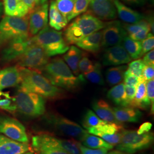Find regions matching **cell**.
<instances>
[{
	"label": "cell",
	"instance_id": "1",
	"mask_svg": "<svg viewBox=\"0 0 154 154\" xmlns=\"http://www.w3.org/2000/svg\"><path fill=\"white\" fill-rule=\"evenodd\" d=\"M21 81L19 88L37 94L46 98L61 97L62 91L46 77L34 70L20 67Z\"/></svg>",
	"mask_w": 154,
	"mask_h": 154
},
{
	"label": "cell",
	"instance_id": "2",
	"mask_svg": "<svg viewBox=\"0 0 154 154\" xmlns=\"http://www.w3.org/2000/svg\"><path fill=\"white\" fill-rule=\"evenodd\" d=\"M42 70L54 85L67 90H74L84 80L82 75L75 76L61 58L51 60Z\"/></svg>",
	"mask_w": 154,
	"mask_h": 154
},
{
	"label": "cell",
	"instance_id": "3",
	"mask_svg": "<svg viewBox=\"0 0 154 154\" xmlns=\"http://www.w3.org/2000/svg\"><path fill=\"white\" fill-rule=\"evenodd\" d=\"M75 18L64 32L63 37L67 44H75L85 37L103 29L106 24L89 11Z\"/></svg>",
	"mask_w": 154,
	"mask_h": 154
},
{
	"label": "cell",
	"instance_id": "4",
	"mask_svg": "<svg viewBox=\"0 0 154 154\" xmlns=\"http://www.w3.org/2000/svg\"><path fill=\"white\" fill-rule=\"evenodd\" d=\"M30 40L44 50L49 57L64 54L69 49L62 33L48 26L41 30Z\"/></svg>",
	"mask_w": 154,
	"mask_h": 154
},
{
	"label": "cell",
	"instance_id": "5",
	"mask_svg": "<svg viewBox=\"0 0 154 154\" xmlns=\"http://www.w3.org/2000/svg\"><path fill=\"white\" fill-rule=\"evenodd\" d=\"M29 35L28 17L6 16L0 21V49L14 39L30 38Z\"/></svg>",
	"mask_w": 154,
	"mask_h": 154
},
{
	"label": "cell",
	"instance_id": "6",
	"mask_svg": "<svg viewBox=\"0 0 154 154\" xmlns=\"http://www.w3.org/2000/svg\"><path fill=\"white\" fill-rule=\"evenodd\" d=\"M14 98L17 110L23 115L38 117L45 112V100L37 94L19 88Z\"/></svg>",
	"mask_w": 154,
	"mask_h": 154
},
{
	"label": "cell",
	"instance_id": "7",
	"mask_svg": "<svg viewBox=\"0 0 154 154\" xmlns=\"http://www.w3.org/2000/svg\"><path fill=\"white\" fill-rule=\"evenodd\" d=\"M152 132L138 134L135 130H123L119 143L116 149L128 154H134L144 149H149L154 143Z\"/></svg>",
	"mask_w": 154,
	"mask_h": 154
},
{
	"label": "cell",
	"instance_id": "8",
	"mask_svg": "<svg viewBox=\"0 0 154 154\" xmlns=\"http://www.w3.org/2000/svg\"><path fill=\"white\" fill-rule=\"evenodd\" d=\"M32 147L37 152L44 149H62L72 154H82L79 142L73 139L57 138L47 134H41L32 138Z\"/></svg>",
	"mask_w": 154,
	"mask_h": 154
},
{
	"label": "cell",
	"instance_id": "9",
	"mask_svg": "<svg viewBox=\"0 0 154 154\" xmlns=\"http://www.w3.org/2000/svg\"><path fill=\"white\" fill-rule=\"evenodd\" d=\"M46 122L56 132L62 135L81 141L88 133L75 122L58 114H51L46 117Z\"/></svg>",
	"mask_w": 154,
	"mask_h": 154
},
{
	"label": "cell",
	"instance_id": "10",
	"mask_svg": "<svg viewBox=\"0 0 154 154\" xmlns=\"http://www.w3.org/2000/svg\"><path fill=\"white\" fill-rule=\"evenodd\" d=\"M18 60L20 67L42 70L49 62V57L40 46L32 42L30 40L28 48Z\"/></svg>",
	"mask_w": 154,
	"mask_h": 154
},
{
	"label": "cell",
	"instance_id": "11",
	"mask_svg": "<svg viewBox=\"0 0 154 154\" xmlns=\"http://www.w3.org/2000/svg\"><path fill=\"white\" fill-rule=\"evenodd\" d=\"M0 134L17 142H29L25 126L16 119L8 116H0Z\"/></svg>",
	"mask_w": 154,
	"mask_h": 154
},
{
	"label": "cell",
	"instance_id": "12",
	"mask_svg": "<svg viewBox=\"0 0 154 154\" xmlns=\"http://www.w3.org/2000/svg\"><path fill=\"white\" fill-rule=\"evenodd\" d=\"M126 35V32L120 21L114 20L106 22L105 28L102 29V47L107 48L121 45L123 39Z\"/></svg>",
	"mask_w": 154,
	"mask_h": 154
},
{
	"label": "cell",
	"instance_id": "13",
	"mask_svg": "<svg viewBox=\"0 0 154 154\" xmlns=\"http://www.w3.org/2000/svg\"><path fill=\"white\" fill-rule=\"evenodd\" d=\"M49 5L48 2L42 3L30 11L28 17L29 30L31 35H35L47 26Z\"/></svg>",
	"mask_w": 154,
	"mask_h": 154
},
{
	"label": "cell",
	"instance_id": "14",
	"mask_svg": "<svg viewBox=\"0 0 154 154\" xmlns=\"http://www.w3.org/2000/svg\"><path fill=\"white\" fill-rule=\"evenodd\" d=\"M88 8V11L100 20H113L117 16L112 0H89Z\"/></svg>",
	"mask_w": 154,
	"mask_h": 154
},
{
	"label": "cell",
	"instance_id": "15",
	"mask_svg": "<svg viewBox=\"0 0 154 154\" xmlns=\"http://www.w3.org/2000/svg\"><path fill=\"white\" fill-rule=\"evenodd\" d=\"M131 61L132 59L122 45L107 48L102 57V63L105 66H119Z\"/></svg>",
	"mask_w": 154,
	"mask_h": 154
},
{
	"label": "cell",
	"instance_id": "16",
	"mask_svg": "<svg viewBox=\"0 0 154 154\" xmlns=\"http://www.w3.org/2000/svg\"><path fill=\"white\" fill-rule=\"evenodd\" d=\"M30 43V38L14 39L6 45L1 52V60L9 62L18 59Z\"/></svg>",
	"mask_w": 154,
	"mask_h": 154
},
{
	"label": "cell",
	"instance_id": "17",
	"mask_svg": "<svg viewBox=\"0 0 154 154\" xmlns=\"http://www.w3.org/2000/svg\"><path fill=\"white\" fill-rule=\"evenodd\" d=\"M28 143H22L0 134V154H22L30 151Z\"/></svg>",
	"mask_w": 154,
	"mask_h": 154
},
{
	"label": "cell",
	"instance_id": "18",
	"mask_svg": "<svg viewBox=\"0 0 154 154\" xmlns=\"http://www.w3.org/2000/svg\"><path fill=\"white\" fill-rule=\"evenodd\" d=\"M21 76L19 68L9 67L0 70V90L20 84Z\"/></svg>",
	"mask_w": 154,
	"mask_h": 154
},
{
	"label": "cell",
	"instance_id": "19",
	"mask_svg": "<svg viewBox=\"0 0 154 154\" xmlns=\"http://www.w3.org/2000/svg\"><path fill=\"white\" fill-rule=\"evenodd\" d=\"M119 18L127 23H135L145 18L143 14L125 5L120 0H112Z\"/></svg>",
	"mask_w": 154,
	"mask_h": 154
},
{
	"label": "cell",
	"instance_id": "20",
	"mask_svg": "<svg viewBox=\"0 0 154 154\" xmlns=\"http://www.w3.org/2000/svg\"><path fill=\"white\" fill-rule=\"evenodd\" d=\"M112 110L116 119L120 123H137L140 121L142 116V112L140 110L131 106L113 107Z\"/></svg>",
	"mask_w": 154,
	"mask_h": 154
},
{
	"label": "cell",
	"instance_id": "21",
	"mask_svg": "<svg viewBox=\"0 0 154 154\" xmlns=\"http://www.w3.org/2000/svg\"><path fill=\"white\" fill-rule=\"evenodd\" d=\"M92 108L99 118L105 122L121 125L116 119L112 108L104 100H95L93 103Z\"/></svg>",
	"mask_w": 154,
	"mask_h": 154
},
{
	"label": "cell",
	"instance_id": "22",
	"mask_svg": "<svg viewBox=\"0 0 154 154\" xmlns=\"http://www.w3.org/2000/svg\"><path fill=\"white\" fill-rule=\"evenodd\" d=\"M102 30L85 37L77 42L75 45L79 48L89 52L97 53L102 48Z\"/></svg>",
	"mask_w": 154,
	"mask_h": 154
},
{
	"label": "cell",
	"instance_id": "23",
	"mask_svg": "<svg viewBox=\"0 0 154 154\" xmlns=\"http://www.w3.org/2000/svg\"><path fill=\"white\" fill-rule=\"evenodd\" d=\"M3 6L6 15L9 16L22 17L30 12L22 0H4Z\"/></svg>",
	"mask_w": 154,
	"mask_h": 154
},
{
	"label": "cell",
	"instance_id": "24",
	"mask_svg": "<svg viewBox=\"0 0 154 154\" xmlns=\"http://www.w3.org/2000/svg\"><path fill=\"white\" fill-rule=\"evenodd\" d=\"M136 88V93L130 106L140 109H148L151 103L146 93V81L140 79Z\"/></svg>",
	"mask_w": 154,
	"mask_h": 154
},
{
	"label": "cell",
	"instance_id": "25",
	"mask_svg": "<svg viewBox=\"0 0 154 154\" xmlns=\"http://www.w3.org/2000/svg\"><path fill=\"white\" fill-rule=\"evenodd\" d=\"M82 56V51L76 46H71L63 55V58L72 72L77 76L79 75L78 63Z\"/></svg>",
	"mask_w": 154,
	"mask_h": 154
},
{
	"label": "cell",
	"instance_id": "26",
	"mask_svg": "<svg viewBox=\"0 0 154 154\" xmlns=\"http://www.w3.org/2000/svg\"><path fill=\"white\" fill-rule=\"evenodd\" d=\"M48 17L49 18L50 26L56 30H61L65 28L67 24L66 18L58 11L55 1H51L49 10Z\"/></svg>",
	"mask_w": 154,
	"mask_h": 154
},
{
	"label": "cell",
	"instance_id": "27",
	"mask_svg": "<svg viewBox=\"0 0 154 154\" xmlns=\"http://www.w3.org/2000/svg\"><path fill=\"white\" fill-rule=\"evenodd\" d=\"M125 85L123 82L115 85L107 93V98L115 104L122 107L129 106L125 93Z\"/></svg>",
	"mask_w": 154,
	"mask_h": 154
},
{
	"label": "cell",
	"instance_id": "28",
	"mask_svg": "<svg viewBox=\"0 0 154 154\" xmlns=\"http://www.w3.org/2000/svg\"><path fill=\"white\" fill-rule=\"evenodd\" d=\"M123 130V127L120 125L113 123H106L104 125L88 128L87 131L89 134L99 136L101 138L103 136L114 135L122 132Z\"/></svg>",
	"mask_w": 154,
	"mask_h": 154
},
{
	"label": "cell",
	"instance_id": "29",
	"mask_svg": "<svg viewBox=\"0 0 154 154\" xmlns=\"http://www.w3.org/2000/svg\"><path fill=\"white\" fill-rule=\"evenodd\" d=\"M127 69L126 65H119L108 69L106 72V82L110 86H115L122 82Z\"/></svg>",
	"mask_w": 154,
	"mask_h": 154
},
{
	"label": "cell",
	"instance_id": "30",
	"mask_svg": "<svg viewBox=\"0 0 154 154\" xmlns=\"http://www.w3.org/2000/svg\"><path fill=\"white\" fill-rule=\"evenodd\" d=\"M80 143L90 149H106L110 150L114 148L112 145L106 142L102 138L94 135H90L88 133L83 138Z\"/></svg>",
	"mask_w": 154,
	"mask_h": 154
},
{
	"label": "cell",
	"instance_id": "31",
	"mask_svg": "<svg viewBox=\"0 0 154 154\" xmlns=\"http://www.w3.org/2000/svg\"><path fill=\"white\" fill-rule=\"evenodd\" d=\"M122 44L132 60H137L142 57L140 41L134 40L126 35L123 39Z\"/></svg>",
	"mask_w": 154,
	"mask_h": 154
},
{
	"label": "cell",
	"instance_id": "32",
	"mask_svg": "<svg viewBox=\"0 0 154 154\" xmlns=\"http://www.w3.org/2000/svg\"><path fill=\"white\" fill-rule=\"evenodd\" d=\"M83 75L94 84L102 86L105 85V81L102 74V66L99 62L95 63L94 65L93 69Z\"/></svg>",
	"mask_w": 154,
	"mask_h": 154
},
{
	"label": "cell",
	"instance_id": "33",
	"mask_svg": "<svg viewBox=\"0 0 154 154\" xmlns=\"http://www.w3.org/2000/svg\"><path fill=\"white\" fill-rule=\"evenodd\" d=\"M107 122H105L100 119L92 110L88 109L86 112L83 117L82 125L84 128H85L86 130H88V128L104 125Z\"/></svg>",
	"mask_w": 154,
	"mask_h": 154
},
{
	"label": "cell",
	"instance_id": "34",
	"mask_svg": "<svg viewBox=\"0 0 154 154\" xmlns=\"http://www.w3.org/2000/svg\"><path fill=\"white\" fill-rule=\"evenodd\" d=\"M75 0H56V6L66 20L72 14Z\"/></svg>",
	"mask_w": 154,
	"mask_h": 154
},
{
	"label": "cell",
	"instance_id": "35",
	"mask_svg": "<svg viewBox=\"0 0 154 154\" xmlns=\"http://www.w3.org/2000/svg\"><path fill=\"white\" fill-rule=\"evenodd\" d=\"M0 109L10 112L17 110L14 98H12L10 95L0 90Z\"/></svg>",
	"mask_w": 154,
	"mask_h": 154
},
{
	"label": "cell",
	"instance_id": "36",
	"mask_svg": "<svg viewBox=\"0 0 154 154\" xmlns=\"http://www.w3.org/2000/svg\"><path fill=\"white\" fill-rule=\"evenodd\" d=\"M88 5L89 0H75L72 14L67 19V22L86 12L88 9Z\"/></svg>",
	"mask_w": 154,
	"mask_h": 154
},
{
	"label": "cell",
	"instance_id": "37",
	"mask_svg": "<svg viewBox=\"0 0 154 154\" xmlns=\"http://www.w3.org/2000/svg\"><path fill=\"white\" fill-rule=\"evenodd\" d=\"M144 66L145 65L143 63L142 60L141 59L136 60L129 63L128 66L127 67L126 72L131 74L137 76L141 79L142 71Z\"/></svg>",
	"mask_w": 154,
	"mask_h": 154
},
{
	"label": "cell",
	"instance_id": "38",
	"mask_svg": "<svg viewBox=\"0 0 154 154\" xmlns=\"http://www.w3.org/2000/svg\"><path fill=\"white\" fill-rule=\"evenodd\" d=\"M94 67L93 62L88 57L82 55L78 63V70L83 75L90 72Z\"/></svg>",
	"mask_w": 154,
	"mask_h": 154
},
{
	"label": "cell",
	"instance_id": "39",
	"mask_svg": "<svg viewBox=\"0 0 154 154\" xmlns=\"http://www.w3.org/2000/svg\"><path fill=\"white\" fill-rule=\"evenodd\" d=\"M142 45V56L146 54L151 50L154 49V34L149 33L147 37L140 41Z\"/></svg>",
	"mask_w": 154,
	"mask_h": 154
},
{
	"label": "cell",
	"instance_id": "40",
	"mask_svg": "<svg viewBox=\"0 0 154 154\" xmlns=\"http://www.w3.org/2000/svg\"><path fill=\"white\" fill-rule=\"evenodd\" d=\"M146 93L151 106V112L154 113V79H152L146 82Z\"/></svg>",
	"mask_w": 154,
	"mask_h": 154
},
{
	"label": "cell",
	"instance_id": "41",
	"mask_svg": "<svg viewBox=\"0 0 154 154\" xmlns=\"http://www.w3.org/2000/svg\"><path fill=\"white\" fill-rule=\"evenodd\" d=\"M79 147L82 154H107L109 149H93L88 148L80 142H79Z\"/></svg>",
	"mask_w": 154,
	"mask_h": 154
},
{
	"label": "cell",
	"instance_id": "42",
	"mask_svg": "<svg viewBox=\"0 0 154 154\" xmlns=\"http://www.w3.org/2000/svg\"><path fill=\"white\" fill-rule=\"evenodd\" d=\"M123 80H124V83L126 85L128 86H136L138 85V83L140 82V79L139 78L134 75L131 74L126 72H125L124 74V78H123Z\"/></svg>",
	"mask_w": 154,
	"mask_h": 154
},
{
	"label": "cell",
	"instance_id": "43",
	"mask_svg": "<svg viewBox=\"0 0 154 154\" xmlns=\"http://www.w3.org/2000/svg\"><path fill=\"white\" fill-rule=\"evenodd\" d=\"M154 66L152 65H145L143 71L141 79L144 81H147L150 79H154Z\"/></svg>",
	"mask_w": 154,
	"mask_h": 154
},
{
	"label": "cell",
	"instance_id": "44",
	"mask_svg": "<svg viewBox=\"0 0 154 154\" xmlns=\"http://www.w3.org/2000/svg\"><path fill=\"white\" fill-rule=\"evenodd\" d=\"M136 86H131L126 85L125 86V93L127 101L128 103L129 106H130L131 103L132 102V100L134 98L135 93H136Z\"/></svg>",
	"mask_w": 154,
	"mask_h": 154
},
{
	"label": "cell",
	"instance_id": "45",
	"mask_svg": "<svg viewBox=\"0 0 154 154\" xmlns=\"http://www.w3.org/2000/svg\"><path fill=\"white\" fill-rule=\"evenodd\" d=\"M38 154H72L66 151L55 149H44L37 152Z\"/></svg>",
	"mask_w": 154,
	"mask_h": 154
},
{
	"label": "cell",
	"instance_id": "46",
	"mask_svg": "<svg viewBox=\"0 0 154 154\" xmlns=\"http://www.w3.org/2000/svg\"><path fill=\"white\" fill-rule=\"evenodd\" d=\"M25 4L28 6L30 11L42 3L48 2V0H22Z\"/></svg>",
	"mask_w": 154,
	"mask_h": 154
},
{
	"label": "cell",
	"instance_id": "47",
	"mask_svg": "<svg viewBox=\"0 0 154 154\" xmlns=\"http://www.w3.org/2000/svg\"><path fill=\"white\" fill-rule=\"evenodd\" d=\"M143 63L145 65L154 66V50H151L146 54L143 57Z\"/></svg>",
	"mask_w": 154,
	"mask_h": 154
},
{
	"label": "cell",
	"instance_id": "48",
	"mask_svg": "<svg viewBox=\"0 0 154 154\" xmlns=\"http://www.w3.org/2000/svg\"><path fill=\"white\" fill-rule=\"evenodd\" d=\"M152 125L151 123L149 122H144L139 127V128L137 132L139 135L149 132V131L152 128Z\"/></svg>",
	"mask_w": 154,
	"mask_h": 154
},
{
	"label": "cell",
	"instance_id": "49",
	"mask_svg": "<svg viewBox=\"0 0 154 154\" xmlns=\"http://www.w3.org/2000/svg\"><path fill=\"white\" fill-rule=\"evenodd\" d=\"M128 5L132 6H143L146 3L147 0H121Z\"/></svg>",
	"mask_w": 154,
	"mask_h": 154
},
{
	"label": "cell",
	"instance_id": "50",
	"mask_svg": "<svg viewBox=\"0 0 154 154\" xmlns=\"http://www.w3.org/2000/svg\"><path fill=\"white\" fill-rule=\"evenodd\" d=\"M107 154H127V153H125V152H123V151H119V150H114V151H111L110 152H108Z\"/></svg>",
	"mask_w": 154,
	"mask_h": 154
},
{
	"label": "cell",
	"instance_id": "51",
	"mask_svg": "<svg viewBox=\"0 0 154 154\" xmlns=\"http://www.w3.org/2000/svg\"><path fill=\"white\" fill-rule=\"evenodd\" d=\"M3 11H4V6H3V3L0 1V18L2 16V14L3 13Z\"/></svg>",
	"mask_w": 154,
	"mask_h": 154
},
{
	"label": "cell",
	"instance_id": "52",
	"mask_svg": "<svg viewBox=\"0 0 154 154\" xmlns=\"http://www.w3.org/2000/svg\"><path fill=\"white\" fill-rule=\"evenodd\" d=\"M34 154L33 152L31 151H28V152H25V153H24V154Z\"/></svg>",
	"mask_w": 154,
	"mask_h": 154
},
{
	"label": "cell",
	"instance_id": "53",
	"mask_svg": "<svg viewBox=\"0 0 154 154\" xmlns=\"http://www.w3.org/2000/svg\"></svg>",
	"mask_w": 154,
	"mask_h": 154
}]
</instances>
